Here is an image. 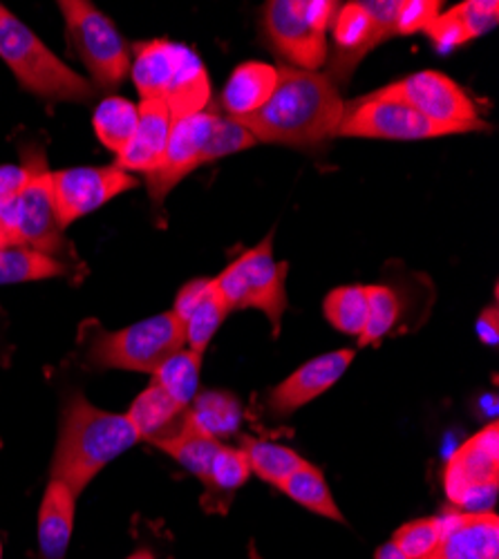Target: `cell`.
Masks as SVG:
<instances>
[{"instance_id": "3957f363", "label": "cell", "mask_w": 499, "mask_h": 559, "mask_svg": "<svg viewBox=\"0 0 499 559\" xmlns=\"http://www.w3.org/2000/svg\"><path fill=\"white\" fill-rule=\"evenodd\" d=\"M251 132L236 119L211 110L175 119L164 162L146 175L148 193L155 204H162L175 186L195 168L256 146Z\"/></svg>"}, {"instance_id": "83f0119b", "label": "cell", "mask_w": 499, "mask_h": 559, "mask_svg": "<svg viewBox=\"0 0 499 559\" xmlns=\"http://www.w3.org/2000/svg\"><path fill=\"white\" fill-rule=\"evenodd\" d=\"M240 448L245 450V454L249 459L251 473H256L262 481L276 486V488H281V484L305 463V459L296 450L274 443V441L245 437L240 441Z\"/></svg>"}, {"instance_id": "d6986e66", "label": "cell", "mask_w": 499, "mask_h": 559, "mask_svg": "<svg viewBox=\"0 0 499 559\" xmlns=\"http://www.w3.org/2000/svg\"><path fill=\"white\" fill-rule=\"evenodd\" d=\"M499 21V3L497 0H468L458 8L441 12L426 29L428 38L435 43V48L441 52L455 50L460 45H466L490 29H495Z\"/></svg>"}, {"instance_id": "e575fe53", "label": "cell", "mask_w": 499, "mask_h": 559, "mask_svg": "<svg viewBox=\"0 0 499 559\" xmlns=\"http://www.w3.org/2000/svg\"><path fill=\"white\" fill-rule=\"evenodd\" d=\"M443 3L439 0H401L396 14V36H411L426 32L428 25L441 14Z\"/></svg>"}, {"instance_id": "9c48e42d", "label": "cell", "mask_w": 499, "mask_h": 559, "mask_svg": "<svg viewBox=\"0 0 499 559\" xmlns=\"http://www.w3.org/2000/svg\"><path fill=\"white\" fill-rule=\"evenodd\" d=\"M338 5L334 0H271L264 5V32L287 66L319 72L328 63V32Z\"/></svg>"}, {"instance_id": "44dd1931", "label": "cell", "mask_w": 499, "mask_h": 559, "mask_svg": "<svg viewBox=\"0 0 499 559\" xmlns=\"http://www.w3.org/2000/svg\"><path fill=\"white\" fill-rule=\"evenodd\" d=\"M278 85V68L262 61L238 66L222 90V108L226 117L242 119L258 112L274 95Z\"/></svg>"}, {"instance_id": "7a4b0ae2", "label": "cell", "mask_w": 499, "mask_h": 559, "mask_svg": "<svg viewBox=\"0 0 499 559\" xmlns=\"http://www.w3.org/2000/svg\"><path fill=\"white\" fill-rule=\"evenodd\" d=\"M138 441L142 439L126 414L99 409L74 392L63 405L52 479L63 481L79 497L110 461Z\"/></svg>"}, {"instance_id": "b9f144b4", "label": "cell", "mask_w": 499, "mask_h": 559, "mask_svg": "<svg viewBox=\"0 0 499 559\" xmlns=\"http://www.w3.org/2000/svg\"><path fill=\"white\" fill-rule=\"evenodd\" d=\"M5 249V245H3V240H0V251H3Z\"/></svg>"}, {"instance_id": "ffe728a7", "label": "cell", "mask_w": 499, "mask_h": 559, "mask_svg": "<svg viewBox=\"0 0 499 559\" xmlns=\"http://www.w3.org/2000/svg\"><path fill=\"white\" fill-rule=\"evenodd\" d=\"M76 512V495L59 479L45 488L38 512V548L43 559H66Z\"/></svg>"}, {"instance_id": "cb8c5ba5", "label": "cell", "mask_w": 499, "mask_h": 559, "mask_svg": "<svg viewBox=\"0 0 499 559\" xmlns=\"http://www.w3.org/2000/svg\"><path fill=\"white\" fill-rule=\"evenodd\" d=\"M185 407L177 405L159 385L151 383L138 399L132 401L128 409L130 424L138 430L140 439L153 441L170 432L185 416Z\"/></svg>"}, {"instance_id": "5b68a950", "label": "cell", "mask_w": 499, "mask_h": 559, "mask_svg": "<svg viewBox=\"0 0 499 559\" xmlns=\"http://www.w3.org/2000/svg\"><path fill=\"white\" fill-rule=\"evenodd\" d=\"M83 362L95 369H128L155 374L159 365L187 347L185 322L164 311L119 332H106L90 320L81 328Z\"/></svg>"}, {"instance_id": "f35d334b", "label": "cell", "mask_w": 499, "mask_h": 559, "mask_svg": "<svg viewBox=\"0 0 499 559\" xmlns=\"http://www.w3.org/2000/svg\"><path fill=\"white\" fill-rule=\"evenodd\" d=\"M375 559H413V557H407L403 550H399V548L390 542V544H383V546L377 550Z\"/></svg>"}, {"instance_id": "6da1fadb", "label": "cell", "mask_w": 499, "mask_h": 559, "mask_svg": "<svg viewBox=\"0 0 499 559\" xmlns=\"http://www.w3.org/2000/svg\"><path fill=\"white\" fill-rule=\"evenodd\" d=\"M343 110L341 87L328 74L283 66L271 99L258 112L236 121L256 142L321 151L336 136Z\"/></svg>"}, {"instance_id": "ab89813d", "label": "cell", "mask_w": 499, "mask_h": 559, "mask_svg": "<svg viewBox=\"0 0 499 559\" xmlns=\"http://www.w3.org/2000/svg\"><path fill=\"white\" fill-rule=\"evenodd\" d=\"M128 559H155V555L151 550H138V552H132Z\"/></svg>"}, {"instance_id": "4dcf8cb0", "label": "cell", "mask_w": 499, "mask_h": 559, "mask_svg": "<svg viewBox=\"0 0 499 559\" xmlns=\"http://www.w3.org/2000/svg\"><path fill=\"white\" fill-rule=\"evenodd\" d=\"M325 318L332 322V328L347 334L360 336L366 330L368 320V294L363 285H345L328 294L323 302Z\"/></svg>"}, {"instance_id": "5bb4252c", "label": "cell", "mask_w": 499, "mask_h": 559, "mask_svg": "<svg viewBox=\"0 0 499 559\" xmlns=\"http://www.w3.org/2000/svg\"><path fill=\"white\" fill-rule=\"evenodd\" d=\"M385 90L405 104H411L426 119L450 128L455 134L488 130V123L479 117L473 97L443 72L424 70L385 85Z\"/></svg>"}, {"instance_id": "4fadbf2b", "label": "cell", "mask_w": 499, "mask_h": 559, "mask_svg": "<svg viewBox=\"0 0 499 559\" xmlns=\"http://www.w3.org/2000/svg\"><path fill=\"white\" fill-rule=\"evenodd\" d=\"M455 134L443 128L411 104L394 97L385 87L370 95L345 102L343 119L336 136H360V139H392V142H417V139H435Z\"/></svg>"}, {"instance_id": "f546056e", "label": "cell", "mask_w": 499, "mask_h": 559, "mask_svg": "<svg viewBox=\"0 0 499 559\" xmlns=\"http://www.w3.org/2000/svg\"><path fill=\"white\" fill-rule=\"evenodd\" d=\"M66 273V266L40 251L27 247H5L0 251V285L34 283V280L59 277Z\"/></svg>"}, {"instance_id": "d590c367", "label": "cell", "mask_w": 499, "mask_h": 559, "mask_svg": "<svg viewBox=\"0 0 499 559\" xmlns=\"http://www.w3.org/2000/svg\"><path fill=\"white\" fill-rule=\"evenodd\" d=\"M211 285H213V277H198L179 289L175 298V307L170 309L179 318V322H187L191 318V313L200 307V302L211 292Z\"/></svg>"}, {"instance_id": "7402d4cb", "label": "cell", "mask_w": 499, "mask_h": 559, "mask_svg": "<svg viewBox=\"0 0 499 559\" xmlns=\"http://www.w3.org/2000/svg\"><path fill=\"white\" fill-rule=\"evenodd\" d=\"M155 448L164 450L168 456H173L177 463L198 477L202 484L209 479L211 465L222 450V441L200 432L193 424H189L187 416H181V421L166 432L164 437H157L151 441Z\"/></svg>"}, {"instance_id": "f1b7e54d", "label": "cell", "mask_w": 499, "mask_h": 559, "mask_svg": "<svg viewBox=\"0 0 499 559\" xmlns=\"http://www.w3.org/2000/svg\"><path fill=\"white\" fill-rule=\"evenodd\" d=\"M138 106L123 97H106L93 115V126L99 142L115 155H119L128 146L134 130H138Z\"/></svg>"}, {"instance_id": "603a6c76", "label": "cell", "mask_w": 499, "mask_h": 559, "mask_svg": "<svg viewBox=\"0 0 499 559\" xmlns=\"http://www.w3.org/2000/svg\"><path fill=\"white\" fill-rule=\"evenodd\" d=\"M185 416L200 432L222 441V439L236 437L240 432L245 412L236 394L222 392V390H209L193 399Z\"/></svg>"}, {"instance_id": "8992f818", "label": "cell", "mask_w": 499, "mask_h": 559, "mask_svg": "<svg viewBox=\"0 0 499 559\" xmlns=\"http://www.w3.org/2000/svg\"><path fill=\"white\" fill-rule=\"evenodd\" d=\"M0 59L16 74L19 83L45 102L85 104L95 87L68 68L23 21L0 5Z\"/></svg>"}, {"instance_id": "8fae6325", "label": "cell", "mask_w": 499, "mask_h": 559, "mask_svg": "<svg viewBox=\"0 0 499 559\" xmlns=\"http://www.w3.org/2000/svg\"><path fill=\"white\" fill-rule=\"evenodd\" d=\"M401 0H354L338 5L332 21L334 52L328 76L341 87L345 85L356 66L375 48L396 36V14Z\"/></svg>"}, {"instance_id": "ac0fdd59", "label": "cell", "mask_w": 499, "mask_h": 559, "mask_svg": "<svg viewBox=\"0 0 499 559\" xmlns=\"http://www.w3.org/2000/svg\"><path fill=\"white\" fill-rule=\"evenodd\" d=\"M138 110V130H134L128 146L117 155L115 166L126 173L151 175L164 162L173 117L159 99H142Z\"/></svg>"}, {"instance_id": "1f68e13d", "label": "cell", "mask_w": 499, "mask_h": 559, "mask_svg": "<svg viewBox=\"0 0 499 559\" xmlns=\"http://www.w3.org/2000/svg\"><path fill=\"white\" fill-rule=\"evenodd\" d=\"M368 294V320L366 330L358 336L360 347L379 345L401 318V300L394 289L385 285H370L366 287Z\"/></svg>"}, {"instance_id": "4316f807", "label": "cell", "mask_w": 499, "mask_h": 559, "mask_svg": "<svg viewBox=\"0 0 499 559\" xmlns=\"http://www.w3.org/2000/svg\"><path fill=\"white\" fill-rule=\"evenodd\" d=\"M202 354L191 349H179L166 358L153 374V383L159 385L177 405L189 407L200 390Z\"/></svg>"}, {"instance_id": "836d02e7", "label": "cell", "mask_w": 499, "mask_h": 559, "mask_svg": "<svg viewBox=\"0 0 499 559\" xmlns=\"http://www.w3.org/2000/svg\"><path fill=\"white\" fill-rule=\"evenodd\" d=\"M439 518H424V520H415L403 524L394 537L392 544L403 550L407 557L413 559H426L437 542H439Z\"/></svg>"}, {"instance_id": "74e56055", "label": "cell", "mask_w": 499, "mask_h": 559, "mask_svg": "<svg viewBox=\"0 0 499 559\" xmlns=\"http://www.w3.org/2000/svg\"><path fill=\"white\" fill-rule=\"evenodd\" d=\"M477 336L484 345L497 347V343H499V313H497V307H488V309L482 311V316L477 320Z\"/></svg>"}, {"instance_id": "8d00e7d4", "label": "cell", "mask_w": 499, "mask_h": 559, "mask_svg": "<svg viewBox=\"0 0 499 559\" xmlns=\"http://www.w3.org/2000/svg\"><path fill=\"white\" fill-rule=\"evenodd\" d=\"M29 179V166L23 162L21 166L5 164L0 166V211H5L19 193L25 189V183Z\"/></svg>"}, {"instance_id": "7c38bea8", "label": "cell", "mask_w": 499, "mask_h": 559, "mask_svg": "<svg viewBox=\"0 0 499 559\" xmlns=\"http://www.w3.org/2000/svg\"><path fill=\"white\" fill-rule=\"evenodd\" d=\"M443 488L450 503L464 512H490L499 490V426L492 421L450 456Z\"/></svg>"}, {"instance_id": "2e32d148", "label": "cell", "mask_w": 499, "mask_h": 559, "mask_svg": "<svg viewBox=\"0 0 499 559\" xmlns=\"http://www.w3.org/2000/svg\"><path fill=\"white\" fill-rule=\"evenodd\" d=\"M439 542L426 559H499L495 512L450 510L439 518Z\"/></svg>"}, {"instance_id": "9a60e30c", "label": "cell", "mask_w": 499, "mask_h": 559, "mask_svg": "<svg viewBox=\"0 0 499 559\" xmlns=\"http://www.w3.org/2000/svg\"><path fill=\"white\" fill-rule=\"evenodd\" d=\"M134 186L138 179L115 164L52 170V193L61 226L68 228L72 222L99 211Z\"/></svg>"}, {"instance_id": "277c9868", "label": "cell", "mask_w": 499, "mask_h": 559, "mask_svg": "<svg viewBox=\"0 0 499 559\" xmlns=\"http://www.w3.org/2000/svg\"><path fill=\"white\" fill-rule=\"evenodd\" d=\"M130 76L142 99L166 104L173 121L204 112L211 102V79L202 59L181 43H138Z\"/></svg>"}, {"instance_id": "ba28073f", "label": "cell", "mask_w": 499, "mask_h": 559, "mask_svg": "<svg viewBox=\"0 0 499 559\" xmlns=\"http://www.w3.org/2000/svg\"><path fill=\"white\" fill-rule=\"evenodd\" d=\"M29 179L19 198L0 211V240L5 247H27L45 255L63 249V226L57 215L52 193V170L40 148L23 153Z\"/></svg>"}, {"instance_id": "30bf717a", "label": "cell", "mask_w": 499, "mask_h": 559, "mask_svg": "<svg viewBox=\"0 0 499 559\" xmlns=\"http://www.w3.org/2000/svg\"><path fill=\"white\" fill-rule=\"evenodd\" d=\"M70 50L102 90H115L130 72V48L117 25L93 3L61 0Z\"/></svg>"}, {"instance_id": "60d3db41", "label": "cell", "mask_w": 499, "mask_h": 559, "mask_svg": "<svg viewBox=\"0 0 499 559\" xmlns=\"http://www.w3.org/2000/svg\"><path fill=\"white\" fill-rule=\"evenodd\" d=\"M0 559H3V544H0Z\"/></svg>"}, {"instance_id": "d6a6232c", "label": "cell", "mask_w": 499, "mask_h": 559, "mask_svg": "<svg viewBox=\"0 0 499 559\" xmlns=\"http://www.w3.org/2000/svg\"><path fill=\"white\" fill-rule=\"evenodd\" d=\"M226 316H229V307L224 305V300L219 298V294L215 289V283H213L206 298L200 302V307L185 322L187 347L191 352L204 354V349L209 347L211 338L215 336V332L219 330V324L224 322Z\"/></svg>"}, {"instance_id": "52a82bcc", "label": "cell", "mask_w": 499, "mask_h": 559, "mask_svg": "<svg viewBox=\"0 0 499 559\" xmlns=\"http://www.w3.org/2000/svg\"><path fill=\"white\" fill-rule=\"evenodd\" d=\"M287 273L289 262L274 258V230L253 249L236 258L217 277L215 289L229 311L258 309L269 322L274 336L281 332V320L287 311Z\"/></svg>"}, {"instance_id": "e0dca14e", "label": "cell", "mask_w": 499, "mask_h": 559, "mask_svg": "<svg viewBox=\"0 0 499 559\" xmlns=\"http://www.w3.org/2000/svg\"><path fill=\"white\" fill-rule=\"evenodd\" d=\"M354 356V349H338L305 362L292 377H287L283 383H278L269 392V409L276 416H289L302 405L311 403L313 399H319L330 388H334V383L345 374Z\"/></svg>"}, {"instance_id": "484cf974", "label": "cell", "mask_w": 499, "mask_h": 559, "mask_svg": "<svg viewBox=\"0 0 499 559\" xmlns=\"http://www.w3.org/2000/svg\"><path fill=\"white\" fill-rule=\"evenodd\" d=\"M278 490H283L289 499H294L302 508L316 512V515L334 520V522H345L343 512L338 510L323 473L316 468V465H311L309 461H305L296 473H292L281 484Z\"/></svg>"}, {"instance_id": "d4e9b609", "label": "cell", "mask_w": 499, "mask_h": 559, "mask_svg": "<svg viewBox=\"0 0 499 559\" xmlns=\"http://www.w3.org/2000/svg\"><path fill=\"white\" fill-rule=\"evenodd\" d=\"M251 477V465L242 448H231V445H222L217 452L209 479L204 481L206 486V497L204 503L209 510H224V506H229L234 492L247 484Z\"/></svg>"}]
</instances>
